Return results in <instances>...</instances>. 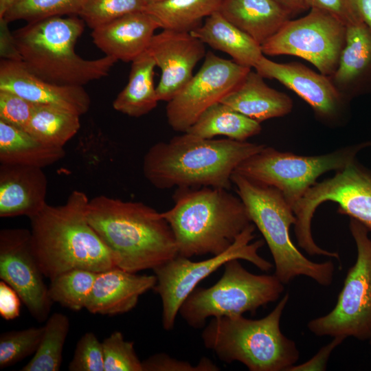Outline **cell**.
<instances>
[{
    "instance_id": "2e32d148",
    "label": "cell",
    "mask_w": 371,
    "mask_h": 371,
    "mask_svg": "<svg viewBox=\"0 0 371 371\" xmlns=\"http://www.w3.org/2000/svg\"><path fill=\"white\" fill-rule=\"evenodd\" d=\"M254 69L264 78L276 80L295 93L323 124L338 127L348 122L350 102L337 91L329 76L297 62L276 63L265 55Z\"/></svg>"
},
{
    "instance_id": "4dcf8cb0",
    "label": "cell",
    "mask_w": 371,
    "mask_h": 371,
    "mask_svg": "<svg viewBox=\"0 0 371 371\" xmlns=\"http://www.w3.org/2000/svg\"><path fill=\"white\" fill-rule=\"evenodd\" d=\"M69 326L67 315L54 313L49 316L43 326V337L36 351L21 370L58 371Z\"/></svg>"
},
{
    "instance_id": "f35d334b",
    "label": "cell",
    "mask_w": 371,
    "mask_h": 371,
    "mask_svg": "<svg viewBox=\"0 0 371 371\" xmlns=\"http://www.w3.org/2000/svg\"><path fill=\"white\" fill-rule=\"evenodd\" d=\"M143 371H217L219 368L206 357H203L196 366L170 357L166 353H157L142 361Z\"/></svg>"
},
{
    "instance_id": "f6af8a7d",
    "label": "cell",
    "mask_w": 371,
    "mask_h": 371,
    "mask_svg": "<svg viewBox=\"0 0 371 371\" xmlns=\"http://www.w3.org/2000/svg\"><path fill=\"white\" fill-rule=\"evenodd\" d=\"M359 5L363 22L371 32V0H359Z\"/></svg>"
},
{
    "instance_id": "7bdbcfd3",
    "label": "cell",
    "mask_w": 371,
    "mask_h": 371,
    "mask_svg": "<svg viewBox=\"0 0 371 371\" xmlns=\"http://www.w3.org/2000/svg\"><path fill=\"white\" fill-rule=\"evenodd\" d=\"M8 21L0 18V57L11 61H21V56L13 32L8 27Z\"/></svg>"
},
{
    "instance_id": "d590c367",
    "label": "cell",
    "mask_w": 371,
    "mask_h": 371,
    "mask_svg": "<svg viewBox=\"0 0 371 371\" xmlns=\"http://www.w3.org/2000/svg\"><path fill=\"white\" fill-rule=\"evenodd\" d=\"M102 342L104 371H143L134 342L125 340L121 332H113Z\"/></svg>"
},
{
    "instance_id": "277c9868",
    "label": "cell",
    "mask_w": 371,
    "mask_h": 371,
    "mask_svg": "<svg viewBox=\"0 0 371 371\" xmlns=\"http://www.w3.org/2000/svg\"><path fill=\"white\" fill-rule=\"evenodd\" d=\"M228 190L177 188L174 205L162 214L174 234L178 256L220 254L252 223L240 197Z\"/></svg>"
},
{
    "instance_id": "ac0fdd59",
    "label": "cell",
    "mask_w": 371,
    "mask_h": 371,
    "mask_svg": "<svg viewBox=\"0 0 371 371\" xmlns=\"http://www.w3.org/2000/svg\"><path fill=\"white\" fill-rule=\"evenodd\" d=\"M0 90L13 92L36 104L57 106L80 116L91 106L90 96L82 86L48 82L29 71L21 61L1 60Z\"/></svg>"
},
{
    "instance_id": "7402d4cb",
    "label": "cell",
    "mask_w": 371,
    "mask_h": 371,
    "mask_svg": "<svg viewBox=\"0 0 371 371\" xmlns=\"http://www.w3.org/2000/svg\"><path fill=\"white\" fill-rule=\"evenodd\" d=\"M329 78L350 102L371 94V32L363 22L347 27L338 66Z\"/></svg>"
},
{
    "instance_id": "7dc6e473",
    "label": "cell",
    "mask_w": 371,
    "mask_h": 371,
    "mask_svg": "<svg viewBox=\"0 0 371 371\" xmlns=\"http://www.w3.org/2000/svg\"><path fill=\"white\" fill-rule=\"evenodd\" d=\"M144 1L146 3V5H147L148 4H150V3H157V2H160L164 0H144Z\"/></svg>"
},
{
    "instance_id": "6da1fadb",
    "label": "cell",
    "mask_w": 371,
    "mask_h": 371,
    "mask_svg": "<svg viewBox=\"0 0 371 371\" xmlns=\"http://www.w3.org/2000/svg\"><path fill=\"white\" fill-rule=\"evenodd\" d=\"M87 216L116 267L132 273L153 270L178 256L162 212L142 202L99 195L89 201Z\"/></svg>"
},
{
    "instance_id": "44dd1931",
    "label": "cell",
    "mask_w": 371,
    "mask_h": 371,
    "mask_svg": "<svg viewBox=\"0 0 371 371\" xmlns=\"http://www.w3.org/2000/svg\"><path fill=\"white\" fill-rule=\"evenodd\" d=\"M158 28L160 27L157 21L142 10L127 14L93 29L91 37L105 56L127 63L147 50Z\"/></svg>"
},
{
    "instance_id": "d6a6232c",
    "label": "cell",
    "mask_w": 371,
    "mask_h": 371,
    "mask_svg": "<svg viewBox=\"0 0 371 371\" xmlns=\"http://www.w3.org/2000/svg\"><path fill=\"white\" fill-rule=\"evenodd\" d=\"M85 0H23L3 17L11 22H34L52 16L78 15Z\"/></svg>"
},
{
    "instance_id": "5bb4252c",
    "label": "cell",
    "mask_w": 371,
    "mask_h": 371,
    "mask_svg": "<svg viewBox=\"0 0 371 371\" xmlns=\"http://www.w3.org/2000/svg\"><path fill=\"white\" fill-rule=\"evenodd\" d=\"M251 69L207 52L198 72L168 102L166 117L170 126L186 133L206 109L236 88Z\"/></svg>"
},
{
    "instance_id": "74e56055",
    "label": "cell",
    "mask_w": 371,
    "mask_h": 371,
    "mask_svg": "<svg viewBox=\"0 0 371 371\" xmlns=\"http://www.w3.org/2000/svg\"><path fill=\"white\" fill-rule=\"evenodd\" d=\"M36 104L13 92L0 90V120L26 131Z\"/></svg>"
},
{
    "instance_id": "e575fe53",
    "label": "cell",
    "mask_w": 371,
    "mask_h": 371,
    "mask_svg": "<svg viewBox=\"0 0 371 371\" xmlns=\"http://www.w3.org/2000/svg\"><path fill=\"white\" fill-rule=\"evenodd\" d=\"M146 6L144 0H85L78 16L93 30Z\"/></svg>"
},
{
    "instance_id": "7c38bea8",
    "label": "cell",
    "mask_w": 371,
    "mask_h": 371,
    "mask_svg": "<svg viewBox=\"0 0 371 371\" xmlns=\"http://www.w3.org/2000/svg\"><path fill=\"white\" fill-rule=\"evenodd\" d=\"M255 229L256 226L251 223L226 251L210 258L194 262L177 256L153 269L157 278L153 290L161 300V323L164 330L173 329L181 304L197 284L227 262L244 260L263 271L272 269L273 265L258 254L264 240L252 242Z\"/></svg>"
},
{
    "instance_id": "9c48e42d",
    "label": "cell",
    "mask_w": 371,
    "mask_h": 371,
    "mask_svg": "<svg viewBox=\"0 0 371 371\" xmlns=\"http://www.w3.org/2000/svg\"><path fill=\"white\" fill-rule=\"evenodd\" d=\"M368 147L371 141L321 155L303 156L265 146L242 161L234 172L276 188L293 209L318 177L329 171L342 170L357 159L359 151Z\"/></svg>"
},
{
    "instance_id": "30bf717a",
    "label": "cell",
    "mask_w": 371,
    "mask_h": 371,
    "mask_svg": "<svg viewBox=\"0 0 371 371\" xmlns=\"http://www.w3.org/2000/svg\"><path fill=\"white\" fill-rule=\"evenodd\" d=\"M327 201L337 203L339 214L359 221L371 232V170L356 159L333 177L317 181L293 207L297 244L310 256L333 254L315 243L311 232L316 209Z\"/></svg>"
},
{
    "instance_id": "d6986e66",
    "label": "cell",
    "mask_w": 371,
    "mask_h": 371,
    "mask_svg": "<svg viewBox=\"0 0 371 371\" xmlns=\"http://www.w3.org/2000/svg\"><path fill=\"white\" fill-rule=\"evenodd\" d=\"M157 282L155 275H137L118 267L97 273L85 308L91 313L107 315L131 311L139 297Z\"/></svg>"
},
{
    "instance_id": "4316f807",
    "label": "cell",
    "mask_w": 371,
    "mask_h": 371,
    "mask_svg": "<svg viewBox=\"0 0 371 371\" xmlns=\"http://www.w3.org/2000/svg\"><path fill=\"white\" fill-rule=\"evenodd\" d=\"M131 63L128 81L113 102V107L138 117L153 111L159 102L154 83L156 65L146 51Z\"/></svg>"
},
{
    "instance_id": "cb8c5ba5",
    "label": "cell",
    "mask_w": 371,
    "mask_h": 371,
    "mask_svg": "<svg viewBox=\"0 0 371 371\" xmlns=\"http://www.w3.org/2000/svg\"><path fill=\"white\" fill-rule=\"evenodd\" d=\"M218 11L260 45L291 18L276 0H223Z\"/></svg>"
},
{
    "instance_id": "3957f363",
    "label": "cell",
    "mask_w": 371,
    "mask_h": 371,
    "mask_svg": "<svg viewBox=\"0 0 371 371\" xmlns=\"http://www.w3.org/2000/svg\"><path fill=\"white\" fill-rule=\"evenodd\" d=\"M89 201L84 192L74 190L64 204L47 203L30 218L32 253L49 280L73 269L98 273L116 267L110 251L88 221Z\"/></svg>"
},
{
    "instance_id": "1f68e13d",
    "label": "cell",
    "mask_w": 371,
    "mask_h": 371,
    "mask_svg": "<svg viewBox=\"0 0 371 371\" xmlns=\"http://www.w3.org/2000/svg\"><path fill=\"white\" fill-rule=\"evenodd\" d=\"M97 272L77 269L63 273L53 279L48 287L53 302L73 310L85 308Z\"/></svg>"
},
{
    "instance_id": "8d00e7d4",
    "label": "cell",
    "mask_w": 371,
    "mask_h": 371,
    "mask_svg": "<svg viewBox=\"0 0 371 371\" xmlns=\"http://www.w3.org/2000/svg\"><path fill=\"white\" fill-rule=\"evenodd\" d=\"M68 370L104 371L102 342L93 333H86L78 340Z\"/></svg>"
},
{
    "instance_id": "9a60e30c",
    "label": "cell",
    "mask_w": 371,
    "mask_h": 371,
    "mask_svg": "<svg viewBox=\"0 0 371 371\" xmlns=\"http://www.w3.org/2000/svg\"><path fill=\"white\" fill-rule=\"evenodd\" d=\"M32 253L30 231L23 228L0 232V278L12 287L38 322L46 321L52 301Z\"/></svg>"
},
{
    "instance_id": "e0dca14e",
    "label": "cell",
    "mask_w": 371,
    "mask_h": 371,
    "mask_svg": "<svg viewBox=\"0 0 371 371\" xmlns=\"http://www.w3.org/2000/svg\"><path fill=\"white\" fill-rule=\"evenodd\" d=\"M161 69L156 87L159 101L169 102L188 82L196 64L205 58V44L190 32L163 30L146 50Z\"/></svg>"
},
{
    "instance_id": "83f0119b",
    "label": "cell",
    "mask_w": 371,
    "mask_h": 371,
    "mask_svg": "<svg viewBox=\"0 0 371 371\" xmlns=\"http://www.w3.org/2000/svg\"><path fill=\"white\" fill-rule=\"evenodd\" d=\"M261 131L260 123L220 102L206 109L186 133L205 139L222 135L246 141Z\"/></svg>"
},
{
    "instance_id": "4fadbf2b",
    "label": "cell",
    "mask_w": 371,
    "mask_h": 371,
    "mask_svg": "<svg viewBox=\"0 0 371 371\" xmlns=\"http://www.w3.org/2000/svg\"><path fill=\"white\" fill-rule=\"evenodd\" d=\"M347 27L330 14L315 8L297 19L287 21L266 41L264 55H290L313 65L327 76L336 70L346 43Z\"/></svg>"
},
{
    "instance_id": "836d02e7",
    "label": "cell",
    "mask_w": 371,
    "mask_h": 371,
    "mask_svg": "<svg viewBox=\"0 0 371 371\" xmlns=\"http://www.w3.org/2000/svg\"><path fill=\"white\" fill-rule=\"evenodd\" d=\"M43 326L10 330L0 336V368L3 369L34 354L41 341Z\"/></svg>"
},
{
    "instance_id": "52a82bcc",
    "label": "cell",
    "mask_w": 371,
    "mask_h": 371,
    "mask_svg": "<svg viewBox=\"0 0 371 371\" xmlns=\"http://www.w3.org/2000/svg\"><path fill=\"white\" fill-rule=\"evenodd\" d=\"M232 181L251 223L268 245L277 278L285 284L304 276L321 286H329L333 280L334 263L331 260L315 262L293 244L289 231L296 218L282 194L275 188L255 182L236 172Z\"/></svg>"
},
{
    "instance_id": "ab89813d",
    "label": "cell",
    "mask_w": 371,
    "mask_h": 371,
    "mask_svg": "<svg viewBox=\"0 0 371 371\" xmlns=\"http://www.w3.org/2000/svg\"><path fill=\"white\" fill-rule=\"evenodd\" d=\"M308 9L315 8L334 16L346 27L363 22L359 0H305Z\"/></svg>"
},
{
    "instance_id": "c3c4849f",
    "label": "cell",
    "mask_w": 371,
    "mask_h": 371,
    "mask_svg": "<svg viewBox=\"0 0 371 371\" xmlns=\"http://www.w3.org/2000/svg\"><path fill=\"white\" fill-rule=\"evenodd\" d=\"M370 344H371V337L369 339Z\"/></svg>"
},
{
    "instance_id": "ee69618b",
    "label": "cell",
    "mask_w": 371,
    "mask_h": 371,
    "mask_svg": "<svg viewBox=\"0 0 371 371\" xmlns=\"http://www.w3.org/2000/svg\"><path fill=\"white\" fill-rule=\"evenodd\" d=\"M291 16L308 9L305 0H276Z\"/></svg>"
},
{
    "instance_id": "ba28073f",
    "label": "cell",
    "mask_w": 371,
    "mask_h": 371,
    "mask_svg": "<svg viewBox=\"0 0 371 371\" xmlns=\"http://www.w3.org/2000/svg\"><path fill=\"white\" fill-rule=\"evenodd\" d=\"M284 284L273 275H257L234 259L224 265L221 278L208 288L196 287L181 304L179 314L190 326L203 328L209 317L255 315L257 310L277 301Z\"/></svg>"
},
{
    "instance_id": "8992f818",
    "label": "cell",
    "mask_w": 371,
    "mask_h": 371,
    "mask_svg": "<svg viewBox=\"0 0 371 371\" xmlns=\"http://www.w3.org/2000/svg\"><path fill=\"white\" fill-rule=\"evenodd\" d=\"M289 299L286 293L267 315L258 319L243 315L212 317L201 333L205 347L221 361H238L250 371H287L300 357L295 342L280 329Z\"/></svg>"
},
{
    "instance_id": "603a6c76",
    "label": "cell",
    "mask_w": 371,
    "mask_h": 371,
    "mask_svg": "<svg viewBox=\"0 0 371 371\" xmlns=\"http://www.w3.org/2000/svg\"><path fill=\"white\" fill-rule=\"evenodd\" d=\"M221 102L259 123L285 116L293 106L287 94L268 86L264 78L251 69Z\"/></svg>"
},
{
    "instance_id": "b9f144b4",
    "label": "cell",
    "mask_w": 371,
    "mask_h": 371,
    "mask_svg": "<svg viewBox=\"0 0 371 371\" xmlns=\"http://www.w3.org/2000/svg\"><path fill=\"white\" fill-rule=\"evenodd\" d=\"M21 298L16 291L4 281H0V315L12 320L20 315Z\"/></svg>"
},
{
    "instance_id": "f1b7e54d",
    "label": "cell",
    "mask_w": 371,
    "mask_h": 371,
    "mask_svg": "<svg viewBox=\"0 0 371 371\" xmlns=\"http://www.w3.org/2000/svg\"><path fill=\"white\" fill-rule=\"evenodd\" d=\"M223 0H164L148 4L144 11L151 15L160 28L190 32L219 10Z\"/></svg>"
},
{
    "instance_id": "7a4b0ae2",
    "label": "cell",
    "mask_w": 371,
    "mask_h": 371,
    "mask_svg": "<svg viewBox=\"0 0 371 371\" xmlns=\"http://www.w3.org/2000/svg\"><path fill=\"white\" fill-rule=\"evenodd\" d=\"M265 146L188 133L153 145L144 157L143 173L158 189L212 187L229 190L238 166Z\"/></svg>"
},
{
    "instance_id": "ffe728a7",
    "label": "cell",
    "mask_w": 371,
    "mask_h": 371,
    "mask_svg": "<svg viewBox=\"0 0 371 371\" xmlns=\"http://www.w3.org/2000/svg\"><path fill=\"white\" fill-rule=\"evenodd\" d=\"M47 179L43 168L0 164V216L38 214L47 204Z\"/></svg>"
},
{
    "instance_id": "484cf974",
    "label": "cell",
    "mask_w": 371,
    "mask_h": 371,
    "mask_svg": "<svg viewBox=\"0 0 371 371\" xmlns=\"http://www.w3.org/2000/svg\"><path fill=\"white\" fill-rule=\"evenodd\" d=\"M65 155L64 147L45 144L29 133L0 120V163L44 168Z\"/></svg>"
},
{
    "instance_id": "bcb514c9",
    "label": "cell",
    "mask_w": 371,
    "mask_h": 371,
    "mask_svg": "<svg viewBox=\"0 0 371 371\" xmlns=\"http://www.w3.org/2000/svg\"><path fill=\"white\" fill-rule=\"evenodd\" d=\"M22 1L23 0H0V18H3L9 10Z\"/></svg>"
},
{
    "instance_id": "d4e9b609",
    "label": "cell",
    "mask_w": 371,
    "mask_h": 371,
    "mask_svg": "<svg viewBox=\"0 0 371 371\" xmlns=\"http://www.w3.org/2000/svg\"><path fill=\"white\" fill-rule=\"evenodd\" d=\"M190 33L204 44L227 54L235 63L245 67L254 68L264 56L261 45L219 11L205 19L204 23Z\"/></svg>"
},
{
    "instance_id": "60d3db41",
    "label": "cell",
    "mask_w": 371,
    "mask_h": 371,
    "mask_svg": "<svg viewBox=\"0 0 371 371\" xmlns=\"http://www.w3.org/2000/svg\"><path fill=\"white\" fill-rule=\"evenodd\" d=\"M345 339L344 337H334L330 343L321 348L307 361L301 364H295L287 371L325 370L331 353Z\"/></svg>"
},
{
    "instance_id": "5b68a950",
    "label": "cell",
    "mask_w": 371,
    "mask_h": 371,
    "mask_svg": "<svg viewBox=\"0 0 371 371\" xmlns=\"http://www.w3.org/2000/svg\"><path fill=\"white\" fill-rule=\"evenodd\" d=\"M85 22L76 16H52L27 24L13 32L25 67L48 82L82 86L106 76L117 61L114 58L87 60L75 50Z\"/></svg>"
},
{
    "instance_id": "f546056e",
    "label": "cell",
    "mask_w": 371,
    "mask_h": 371,
    "mask_svg": "<svg viewBox=\"0 0 371 371\" xmlns=\"http://www.w3.org/2000/svg\"><path fill=\"white\" fill-rule=\"evenodd\" d=\"M80 117L57 106L36 104L25 131L45 144L64 147L80 129Z\"/></svg>"
},
{
    "instance_id": "8fae6325",
    "label": "cell",
    "mask_w": 371,
    "mask_h": 371,
    "mask_svg": "<svg viewBox=\"0 0 371 371\" xmlns=\"http://www.w3.org/2000/svg\"><path fill=\"white\" fill-rule=\"evenodd\" d=\"M349 229L357 247V259L349 268L335 307L308 322V330L318 337H371V239L369 230L351 218Z\"/></svg>"
}]
</instances>
